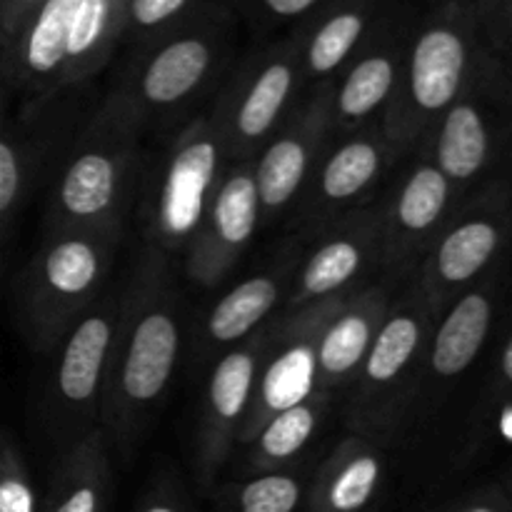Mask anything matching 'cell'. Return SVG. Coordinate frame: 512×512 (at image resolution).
<instances>
[{"label": "cell", "mask_w": 512, "mask_h": 512, "mask_svg": "<svg viewBox=\"0 0 512 512\" xmlns=\"http://www.w3.org/2000/svg\"><path fill=\"white\" fill-rule=\"evenodd\" d=\"M435 323L438 318L415 280H408L403 293L395 295L383 333L353 388L345 393L343 423L348 433L388 448L413 430Z\"/></svg>", "instance_id": "7"}, {"label": "cell", "mask_w": 512, "mask_h": 512, "mask_svg": "<svg viewBox=\"0 0 512 512\" xmlns=\"http://www.w3.org/2000/svg\"><path fill=\"white\" fill-rule=\"evenodd\" d=\"M40 508L43 498H38L23 448L5 428L0 440V512H40Z\"/></svg>", "instance_id": "31"}, {"label": "cell", "mask_w": 512, "mask_h": 512, "mask_svg": "<svg viewBox=\"0 0 512 512\" xmlns=\"http://www.w3.org/2000/svg\"><path fill=\"white\" fill-rule=\"evenodd\" d=\"M418 15L395 5L333 85V138L383 123L408 68Z\"/></svg>", "instance_id": "20"}, {"label": "cell", "mask_w": 512, "mask_h": 512, "mask_svg": "<svg viewBox=\"0 0 512 512\" xmlns=\"http://www.w3.org/2000/svg\"><path fill=\"white\" fill-rule=\"evenodd\" d=\"M398 283L378 280L350 295L338 313L328 320L318 345L315 390L340 398L353 388L370 350L378 343L390 308L398 295Z\"/></svg>", "instance_id": "24"}, {"label": "cell", "mask_w": 512, "mask_h": 512, "mask_svg": "<svg viewBox=\"0 0 512 512\" xmlns=\"http://www.w3.org/2000/svg\"><path fill=\"white\" fill-rule=\"evenodd\" d=\"M488 58L478 0H445L418 15L403 83L383 118L400 163L428 143Z\"/></svg>", "instance_id": "4"}, {"label": "cell", "mask_w": 512, "mask_h": 512, "mask_svg": "<svg viewBox=\"0 0 512 512\" xmlns=\"http://www.w3.org/2000/svg\"><path fill=\"white\" fill-rule=\"evenodd\" d=\"M478 10L485 45L512 75V0H478Z\"/></svg>", "instance_id": "35"}, {"label": "cell", "mask_w": 512, "mask_h": 512, "mask_svg": "<svg viewBox=\"0 0 512 512\" xmlns=\"http://www.w3.org/2000/svg\"><path fill=\"white\" fill-rule=\"evenodd\" d=\"M512 400V325L505 333L503 343L498 345L493 355V365H490L488 375H485L483 393L478 400V423L483 425L488 415H493L495 410L503 408L505 403Z\"/></svg>", "instance_id": "33"}, {"label": "cell", "mask_w": 512, "mask_h": 512, "mask_svg": "<svg viewBox=\"0 0 512 512\" xmlns=\"http://www.w3.org/2000/svg\"><path fill=\"white\" fill-rule=\"evenodd\" d=\"M230 165L228 143L205 105L155 158L145 160L135 203L145 248L165 255L185 253Z\"/></svg>", "instance_id": "6"}, {"label": "cell", "mask_w": 512, "mask_h": 512, "mask_svg": "<svg viewBox=\"0 0 512 512\" xmlns=\"http://www.w3.org/2000/svg\"><path fill=\"white\" fill-rule=\"evenodd\" d=\"M303 243L283 313L345 300L383 280V198L325 225Z\"/></svg>", "instance_id": "16"}, {"label": "cell", "mask_w": 512, "mask_h": 512, "mask_svg": "<svg viewBox=\"0 0 512 512\" xmlns=\"http://www.w3.org/2000/svg\"><path fill=\"white\" fill-rule=\"evenodd\" d=\"M398 165L400 158L383 123L333 138L308 190L290 213V228L300 240H308L343 215L378 203Z\"/></svg>", "instance_id": "15"}, {"label": "cell", "mask_w": 512, "mask_h": 512, "mask_svg": "<svg viewBox=\"0 0 512 512\" xmlns=\"http://www.w3.org/2000/svg\"><path fill=\"white\" fill-rule=\"evenodd\" d=\"M125 313V285L100 303L48 355L35 400V425L55 460L103 428L115 340Z\"/></svg>", "instance_id": "9"}, {"label": "cell", "mask_w": 512, "mask_h": 512, "mask_svg": "<svg viewBox=\"0 0 512 512\" xmlns=\"http://www.w3.org/2000/svg\"><path fill=\"white\" fill-rule=\"evenodd\" d=\"M460 205L430 145H420L398 165L383 193V280L400 285L418 278Z\"/></svg>", "instance_id": "14"}, {"label": "cell", "mask_w": 512, "mask_h": 512, "mask_svg": "<svg viewBox=\"0 0 512 512\" xmlns=\"http://www.w3.org/2000/svg\"><path fill=\"white\" fill-rule=\"evenodd\" d=\"M390 10L393 3L328 0L325 8L303 25V60L310 90L335 83Z\"/></svg>", "instance_id": "26"}, {"label": "cell", "mask_w": 512, "mask_h": 512, "mask_svg": "<svg viewBox=\"0 0 512 512\" xmlns=\"http://www.w3.org/2000/svg\"><path fill=\"white\" fill-rule=\"evenodd\" d=\"M505 285H508V263L500 265L483 283L455 300L435 323L428 358H425L415 425L473 370L480 355L485 353L498 325Z\"/></svg>", "instance_id": "22"}, {"label": "cell", "mask_w": 512, "mask_h": 512, "mask_svg": "<svg viewBox=\"0 0 512 512\" xmlns=\"http://www.w3.org/2000/svg\"><path fill=\"white\" fill-rule=\"evenodd\" d=\"M333 395H325L315 390L313 395L293 408L275 415L268 425L258 433L245 453V473L260 475L275 473V470L300 468V458L308 453L310 445L318 438L320 428L328 420L330 410L335 405Z\"/></svg>", "instance_id": "28"}, {"label": "cell", "mask_w": 512, "mask_h": 512, "mask_svg": "<svg viewBox=\"0 0 512 512\" xmlns=\"http://www.w3.org/2000/svg\"><path fill=\"white\" fill-rule=\"evenodd\" d=\"M120 240L93 233L43 235L13 285L18 330L48 358L100 303Z\"/></svg>", "instance_id": "8"}, {"label": "cell", "mask_w": 512, "mask_h": 512, "mask_svg": "<svg viewBox=\"0 0 512 512\" xmlns=\"http://www.w3.org/2000/svg\"><path fill=\"white\" fill-rule=\"evenodd\" d=\"M263 228L255 163H233L198 233L183 253L185 275L200 288H218Z\"/></svg>", "instance_id": "23"}, {"label": "cell", "mask_w": 512, "mask_h": 512, "mask_svg": "<svg viewBox=\"0 0 512 512\" xmlns=\"http://www.w3.org/2000/svg\"><path fill=\"white\" fill-rule=\"evenodd\" d=\"M345 300L313 305L300 313H283L275 318L255 383L253 403L240 430V445L253 443L275 415L303 403L308 395L315 393L320 335Z\"/></svg>", "instance_id": "19"}, {"label": "cell", "mask_w": 512, "mask_h": 512, "mask_svg": "<svg viewBox=\"0 0 512 512\" xmlns=\"http://www.w3.org/2000/svg\"><path fill=\"white\" fill-rule=\"evenodd\" d=\"M143 115L108 88L75 135L43 213V235L93 233L123 240L143 178Z\"/></svg>", "instance_id": "3"}, {"label": "cell", "mask_w": 512, "mask_h": 512, "mask_svg": "<svg viewBox=\"0 0 512 512\" xmlns=\"http://www.w3.org/2000/svg\"><path fill=\"white\" fill-rule=\"evenodd\" d=\"M303 245V240L293 238L273 263L230 285L203 313L190 320L185 358L193 370H210L220 358L248 343L283 313Z\"/></svg>", "instance_id": "17"}, {"label": "cell", "mask_w": 512, "mask_h": 512, "mask_svg": "<svg viewBox=\"0 0 512 512\" xmlns=\"http://www.w3.org/2000/svg\"><path fill=\"white\" fill-rule=\"evenodd\" d=\"M385 475L388 458L383 445L345 433L310 473L305 512H375Z\"/></svg>", "instance_id": "25"}, {"label": "cell", "mask_w": 512, "mask_h": 512, "mask_svg": "<svg viewBox=\"0 0 512 512\" xmlns=\"http://www.w3.org/2000/svg\"><path fill=\"white\" fill-rule=\"evenodd\" d=\"M238 25L233 3H215L205 18L173 38L125 53L110 88L138 108L148 133L173 130L230 78L238 65Z\"/></svg>", "instance_id": "5"}, {"label": "cell", "mask_w": 512, "mask_h": 512, "mask_svg": "<svg viewBox=\"0 0 512 512\" xmlns=\"http://www.w3.org/2000/svg\"><path fill=\"white\" fill-rule=\"evenodd\" d=\"M328 0H250V3H233L240 23L250 25L255 33L273 35L278 30L300 28L313 20Z\"/></svg>", "instance_id": "32"}, {"label": "cell", "mask_w": 512, "mask_h": 512, "mask_svg": "<svg viewBox=\"0 0 512 512\" xmlns=\"http://www.w3.org/2000/svg\"><path fill=\"white\" fill-rule=\"evenodd\" d=\"M113 448L103 428L55 460L40 512H108L113 495Z\"/></svg>", "instance_id": "27"}, {"label": "cell", "mask_w": 512, "mask_h": 512, "mask_svg": "<svg viewBox=\"0 0 512 512\" xmlns=\"http://www.w3.org/2000/svg\"><path fill=\"white\" fill-rule=\"evenodd\" d=\"M90 88L20 100L0 133V238L13 243L20 218L38 190L50 188L93 110Z\"/></svg>", "instance_id": "11"}, {"label": "cell", "mask_w": 512, "mask_h": 512, "mask_svg": "<svg viewBox=\"0 0 512 512\" xmlns=\"http://www.w3.org/2000/svg\"><path fill=\"white\" fill-rule=\"evenodd\" d=\"M330 143H333V85H318L305 95L293 118L280 128V133L255 160L263 225H273L285 215L290 218Z\"/></svg>", "instance_id": "21"}, {"label": "cell", "mask_w": 512, "mask_h": 512, "mask_svg": "<svg viewBox=\"0 0 512 512\" xmlns=\"http://www.w3.org/2000/svg\"><path fill=\"white\" fill-rule=\"evenodd\" d=\"M128 0H3L0 75L20 100L90 88L118 63Z\"/></svg>", "instance_id": "2"}, {"label": "cell", "mask_w": 512, "mask_h": 512, "mask_svg": "<svg viewBox=\"0 0 512 512\" xmlns=\"http://www.w3.org/2000/svg\"><path fill=\"white\" fill-rule=\"evenodd\" d=\"M188 323L170 255L145 248L125 283V313L103 410V430L123 463H133L168 400L188 348Z\"/></svg>", "instance_id": "1"}, {"label": "cell", "mask_w": 512, "mask_h": 512, "mask_svg": "<svg viewBox=\"0 0 512 512\" xmlns=\"http://www.w3.org/2000/svg\"><path fill=\"white\" fill-rule=\"evenodd\" d=\"M135 512H198L190 490L173 468H160L138 498Z\"/></svg>", "instance_id": "34"}, {"label": "cell", "mask_w": 512, "mask_h": 512, "mask_svg": "<svg viewBox=\"0 0 512 512\" xmlns=\"http://www.w3.org/2000/svg\"><path fill=\"white\" fill-rule=\"evenodd\" d=\"M440 512H512V498L503 483H488L455 498Z\"/></svg>", "instance_id": "36"}, {"label": "cell", "mask_w": 512, "mask_h": 512, "mask_svg": "<svg viewBox=\"0 0 512 512\" xmlns=\"http://www.w3.org/2000/svg\"><path fill=\"white\" fill-rule=\"evenodd\" d=\"M310 473L275 470V473L243 475L215 493V512H300L308 503Z\"/></svg>", "instance_id": "29"}, {"label": "cell", "mask_w": 512, "mask_h": 512, "mask_svg": "<svg viewBox=\"0 0 512 512\" xmlns=\"http://www.w3.org/2000/svg\"><path fill=\"white\" fill-rule=\"evenodd\" d=\"M218 0H128L125 50H140L190 28L215 8Z\"/></svg>", "instance_id": "30"}, {"label": "cell", "mask_w": 512, "mask_h": 512, "mask_svg": "<svg viewBox=\"0 0 512 512\" xmlns=\"http://www.w3.org/2000/svg\"><path fill=\"white\" fill-rule=\"evenodd\" d=\"M273 323L208 370L193 435V475L205 493H213L220 470L240 443Z\"/></svg>", "instance_id": "18"}, {"label": "cell", "mask_w": 512, "mask_h": 512, "mask_svg": "<svg viewBox=\"0 0 512 512\" xmlns=\"http://www.w3.org/2000/svg\"><path fill=\"white\" fill-rule=\"evenodd\" d=\"M512 245V173L465 200L430 250L415 285L435 318L508 260Z\"/></svg>", "instance_id": "13"}, {"label": "cell", "mask_w": 512, "mask_h": 512, "mask_svg": "<svg viewBox=\"0 0 512 512\" xmlns=\"http://www.w3.org/2000/svg\"><path fill=\"white\" fill-rule=\"evenodd\" d=\"M303 25L255 45L233 68L210 110L233 163H255L305 100Z\"/></svg>", "instance_id": "10"}, {"label": "cell", "mask_w": 512, "mask_h": 512, "mask_svg": "<svg viewBox=\"0 0 512 512\" xmlns=\"http://www.w3.org/2000/svg\"><path fill=\"white\" fill-rule=\"evenodd\" d=\"M505 490H508V493H510V498H512V473L508 475V480H505Z\"/></svg>", "instance_id": "37"}, {"label": "cell", "mask_w": 512, "mask_h": 512, "mask_svg": "<svg viewBox=\"0 0 512 512\" xmlns=\"http://www.w3.org/2000/svg\"><path fill=\"white\" fill-rule=\"evenodd\" d=\"M428 145L460 203L512 173V75L493 53Z\"/></svg>", "instance_id": "12"}]
</instances>
